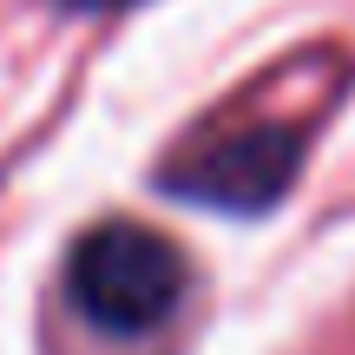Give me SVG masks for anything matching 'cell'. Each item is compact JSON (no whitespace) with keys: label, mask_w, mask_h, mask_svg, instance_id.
<instances>
[{"label":"cell","mask_w":355,"mask_h":355,"mask_svg":"<svg viewBox=\"0 0 355 355\" xmlns=\"http://www.w3.org/2000/svg\"><path fill=\"white\" fill-rule=\"evenodd\" d=\"M66 303L99 336H145L184 303V257L139 217L86 230L66 257Z\"/></svg>","instance_id":"obj_1"},{"label":"cell","mask_w":355,"mask_h":355,"mask_svg":"<svg viewBox=\"0 0 355 355\" xmlns=\"http://www.w3.org/2000/svg\"><path fill=\"white\" fill-rule=\"evenodd\" d=\"M296 158H303L296 125L263 119V125H237L224 139L198 145V152L171 158L165 191L191 198V204H211V211H230V217H257L296 184Z\"/></svg>","instance_id":"obj_2"},{"label":"cell","mask_w":355,"mask_h":355,"mask_svg":"<svg viewBox=\"0 0 355 355\" xmlns=\"http://www.w3.org/2000/svg\"><path fill=\"white\" fill-rule=\"evenodd\" d=\"M66 7H125V0H66Z\"/></svg>","instance_id":"obj_3"}]
</instances>
